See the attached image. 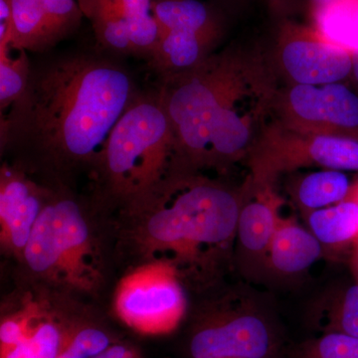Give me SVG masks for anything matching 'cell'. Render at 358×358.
<instances>
[{
  "label": "cell",
  "mask_w": 358,
  "mask_h": 358,
  "mask_svg": "<svg viewBox=\"0 0 358 358\" xmlns=\"http://www.w3.org/2000/svg\"><path fill=\"white\" fill-rule=\"evenodd\" d=\"M324 333H341L358 338V282L334 294L320 310Z\"/></svg>",
  "instance_id": "obj_23"
},
{
  "label": "cell",
  "mask_w": 358,
  "mask_h": 358,
  "mask_svg": "<svg viewBox=\"0 0 358 358\" xmlns=\"http://www.w3.org/2000/svg\"><path fill=\"white\" fill-rule=\"evenodd\" d=\"M195 329L192 358H275L279 341L272 322L248 296L225 299Z\"/></svg>",
  "instance_id": "obj_8"
},
{
  "label": "cell",
  "mask_w": 358,
  "mask_h": 358,
  "mask_svg": "<svg viewBox=\"0 0 358 358\" xmlns=\"http://www.w3.org/2000/svg\"><path fill=\"white\" fill-rule=\"evenodd\" d=\"M152 11L164 31H186L220 39L223 21L215 9L199 0H152Z\"/></svg>",
  "instance_id": "obj_17"
},
{
  "label": "cell",
  "mask_w": 358,
  "mask_h": 358,
  "mask_svg": "<svg viewBox=\"0 0 358 358\" xmlns=\"http://www.w3.org/2000/svg\"><path fill=\"white\" fill-rule=\"evenodd\" d=\"M352 185L343 171L320 169L301 179L294 187V199L305 215L343 201Z\"/></svg>",
  "instance_id": "obj_20"
},
{
  "label": "cell",
  "mask_w": 358,
  "mask_h": 358,
  "mask_svg": "<svg viewBox=\"0 0 358 358\" xmlns=\"http://www.w3.org/2000/svg\"><path fill=\"white\" fill-rule=\"evenodd\" d=\"M53 193L30 178L24 166H2L0 242L6 253L22 260L33 228Z\"/></svg>",
  "instance_id": "obj_11"
},
{
  "label": "cell",
  "mask_w": 358,
  "mask_h": 358,
  "mask_svg": "<svg viewBox=\"0 0 358 358\" xmlns=\"http://www.w3.org/2000/svg\"><path fill=\"white\" fill-rule=\"evenodd\" d=\"M273 117L301 133L358 140V92L346 83L288 85L278 92Z\"/></svg>",
  "instance_id": "obj_9"
},
{
  "label": "cell",
  "mask_w": 358,
  "mask_h": 358,
  "mask_svg": "<svg viewBox=\"0 0 358 358\" xmlns=\"http://www.w3.org/2000/svg\"><path fill=\"white\" fill-rule=\"evenodd\" d=\"M348 197H350V199H355V201L358 202V180L352 183V187H350V193H348Z\"/></svg>",
  "instance_id": "obj_32"
},
{
  "label": "cell",
  "mask_w": 358,
  "mask_h": 358,
  "mask_svg": "<svg viewBox=\"0 0 358 358\" xmlns=\"http://www.w3.org/2000/svg\"><path fill=\"white\" fill-rule=\"evenodd\" d=\"M308 6H310V15L315 11L320 10V8L334 1V0H308Z\"/></svg>",
  "instance_id": "obj_31"
},
{
  "label": "cell",
  "mask_w": 358,
  "mask_h": 358,
  "mask_svg": "<svg viewBox=\"0 0 358 358\" xmlns=\"http://www.w3.org/2000/svg\"><path fill=\"white\" fill-rule=\"evenodd\" d=\"M26 317L22 339L0 352V358H56L75 329H68L48 301L26 296L21 301Z\"/></svg>",
  "instance_id": "obj_13"
},
{
  "label": "cell",
  "mask_w": 358,
  "mask_h": 358,
  "mask_svg": "<svg viewBox=\"0 0 358 358\" xmlns=\"http://www.w3.org/2000/svg\"><path fill=\"white\" fill-rule=\"evenodd\" d=\"M301 350L317 358H358V338L341 333H324Z\"/></svg>",
  "instance_id": "obj_25"
},
{
  "label": "cell",
  "mask_w": 358,
  "mask_h": 358,
  "mask_svg": "<svg viewBox=\"0 0 358 358\" xmlns=\"http://www.w3.org/2000/svg\"><path fill=\"white\" fill-rule=\"evenodd\" d=\"M279 89L263 51L239 45L164 79L160 95L179 157L195 169L217 171L246 160L272 119Z\"/></svg>",
  "instance_id": "obj_2"
},
{
  "label": "cell",
  "mask_w": 358,
  "mask_h": 358,
  "mask_svg": "<svg viewBox=\"0 0 358 358\" xmlns=\"http://www.w3.org/2000/svg\"><path fill=\"white\" fill-rule=\"evenodd\" d=\"M241 202L242 187L174 167L126 205L134 222L131 239L145 261L169 264L183 285L211 286L228 270L236 250Z\"/></svg>",
  "instance_id": "obj_3"
},
{
  "label": "cell",
  "mask_w": 358,
  "mask_h": 358,
  "mask_svg": "<svg viewBox=\"0 0 358 358\" xmlns=\"http://www.w3.org/2000/svg\"><path fill=\"white\" fill-rule=\"evenodd\" d=\"M247 182L274 185L281 174L303 167L358 171V140L301 133L272 117L246 159Z\"/></svg>",
  "instance_id": "obj_6"
},
{
  "label": "cell",
  "mask_w": 358,
  "mask_h": 358,
  "mask_svg": "<svg viewBox=\"0 0 358 358\" xmlns=\"http://www.w3.org/2000/svg\"><path fill=\"white\" fill-rule=\"evenodd\" d=\"M121 66L89 54L31 68L25 95L0 120L1 150L11 148L54 173L98 169L120 117L138 95Z\"/></svg>",
  "instance_id": "obj_1"
},
{
  "label": "cell",
  "mask_w": 358,
  "mask_h": 358,
  "mask_svg": "<svg viewBox=\"0 0 358 358\" xmlns=\"http://www.w3.org/2000/svg\"><path fill=\"white\" fill-rule=\"evenodd\" d=\"M93 358H136L133 350L127 346L112 345L105 352Z\"/></svg>",
  "instance_id": "obj_28"
},
{
  "label": "cell",
  "mask_w": 358,
  "mask_h": 358,
  "mask_svg": "<svg viewBox=\"0 0 358 358\" xmlns=\"http://www.w3.org/2000/svg\"><path fill=\"white\" fill-rule=\"evenodd\" d=\"M62 39L75 31L84 14L77 0H38Z\"/></svg>",
  "instance_id": "obj_26"
},
{
  "label": "cell",
  "mask_w": 358,
  "mask_h": 358,
  "mask_svg": "<svg viewBox=\"0 0 358 358\" xmlns=\"http://www.w3.org/2000/svg\"><path fill=\"white\" fill-rule=\"evenodd\" d=\"M301 358H317L313 357V355H310V353L303 352V350H301Z\"/></svg>",
  "instance_id": "obj_33"
},
{
  "label": "cell",
  "mask_w": 358,
  "mask_h": 358,
  "mask_svg": "<svg viewBox=\"0 0 358 358\" xmlns=\"http://www.w3.org/2000/svg\"><path fill=\"white\" fill-rule=\"evenodd\" d=\"M11 51L10 48H0V117L25 95L31 74L27 51H18L15 57L10 55Z\"/></svg>",
  "instance_id": "obj_22"
},
{
  "label": "cell",
  "mask_w": 358,
  "mask_h": 358,
  "mask_svg": "<svg viewBox=\"0 0 358 358\" xmlns=\"http://www.w3.org/2000/svg\"><path fill=\"white\" fill-rule=\"evenodd\" d=\"M324 251L319 240L296 218L282 217L271 242L265 268L282 277L300 275L312 267Z\"/></svg>",
  "instance_id": "obj_14"
},
{
  "label": "cell",
  "mask_w": 358,
  "mask_h": 358,
  "mask_svg": "<svg viewBox=\"0 0 358 358\" xmlns=\"http://www.w3.org/2000/svg\"><path fill=\"white\" fill-rule=\"evenodd\" d=\"M350 267H352L355 282H358V239L350 250Z\"/></svg>",
  "instance_id": "obj_29"
},
{
  "label": "cell",
  "mask_w": 358,
  "mask_h": 358,
  "mask_svg": "<svg viewBox=\"0 0 358 358\" xmlns=\"http://www.w3.org/2000/svg\"><path fill=\"white\" fill-rule=\"evenodd\" d=\"M84 16L112 17L128 23L136 54L150 59L159 41L160 29L152 11V0H77Z\"/></svg>",
  "instance_id": "obj_15"
},
{
  "label": "cell",
  "mask_w": 358,
  "mask_h": 358,
  "mask_svg": "<svg viewBox=\"0 0 358 358\" xmlns=\"http://www.w3.org/2000/svg\"><path fill=\"white\" fill-rule=\"evenodd\" d=\"M33 275L71 291L100 287L102 266L93 231L76 200L53 193L35 224L22 256Z\"/></svg>",
  "instance_id": "obj_5"
},
{
  "label": "cell",
  "mask_w": 358,
  "mask_h": 358,
  "mask_svg": "<svg viewBox=\"0 0 358 358\" xmlns=\"http://www.w3.org/2000/svg\"><path fill=\"white\" fill-rule=\"evenodd\" d=\"M350 81L352 82L353 87L358 92V51L353 52L352 54V73Z\"/></svg>",
  "instance_id": "obj_30"
},
{
  "label": "cell",
  "mask_w": 358,
  "mask_h": 358,
  "mask_svg": "<svg viewBox=\"0 0 358 358\" xmlns=\"http://www.w3.org/2000/svg\"><path fill=\"white\" fill-rule=\"evenodd\" d=\"M282 204L274 185H253L245 181L236 234L238 252L244 262L265 267L271 242L282 217Z\"/></svg>",
  "instance_id": "obj_12"
},
{
  "label": "cell",
  "mask_w": 358,
  "mask_h": 358,
  "mask_svg": "<svg viewBox=\"0 0 358 358\" xmlns=\"http://www.w3.org/2000/svg\"><path fill=\"white\" fill-rule=\"evenodd\" d=\"M308 230L327 251L352 250L358 239V202L346 197L343 201L305 214Z\"/></svg>",
  "instance_id": "obj_18"
},
{
  "label": "cell",
  "mask_w": 358,
  "mask_h": 358,
  "mask_svg": "<svg viewBox=\"0 0 358 358\" xmlns=\"http://www.w3.org/2000/svg\"><path fill=\"white\" fill-rule=\"evenodd\" d=\"M298 0H264L268 11L279 17L280 20L288 18V14L294 8Z\"/></svg>",
  "instance_id": "obj_27"
},
{
  "label": "cell",
  "mask_w": 358,
  "mask_h": 358,
  "mask_svg": "<svg viewBox=\"0 0 358 358\" xmlns=\"http://www.w3.org/2000/svg\"><path fill=\"white\" fill-rule=\"evenodd\" d=\"M11 50L42 52L62 39L38 0H11Z\"/></svg>",
  "instance_id": "obj_19"
},
{
  "label": "cell",
  "mask_w": 358,
  "mask_h": 358,
  "mask_svg": "<svg viewBox=\"0 0 358 358\" xmlns=\"http://www.w3.org/2000/svg\"><path fill=\"white\" fill-rule=\"evenodd\" d=\"M114 306L119 319L134 331L159 336L178 327L187 301L183 282L171 266L145 261L120 281Z\"/></svg>",
  "instance_id": "obj_7"
},
{
  "label": "cell",
  "mask_w": 358,
  "mask_h": 358,
  "mask_svg": "<svg viewBox=\"0 0 358 358\" xmlns=\"http://www.w3.org/2000/svg\"><path fill=\"white\" fill-rule=\"evenodd\" d=\"M313 27L327 40L358 51V0H334L312 15Z\"/></svg>",
  "instance_id": "obj_21"
},
{
  "label": "cell",
  "mask_w": 358,
  "mask_h": 358,
  "mask_svg": "<svg viewBox=\"0 0 358 358\" xmlns=\"http://www.w3.org/2000/svg\"><path fill=\"white\" fill-rule=\"evenodd\" d=\"M176 164V136L159 90L138 92L110 131L96 169L106 192L131 203L159 185Z\"/></svg>",
  "instance_id": "obj_4"
},
{
  "label": "cell",
  "mask_w": 358,
  "mask_h": 358,
  "mask_svg": "<svg viewBox=\"0 0 358 358\" xmlns=\"http://www.w3.org/2000/svg\"><path fill=\"white\" fill-rule=\"evenodd\" d=\"M110 338L96 327L75 329L56 358H93L110 348Z\"/></svg>",
  "instance_id": "obj_24"
},
{
  "label": "cell",
  "mask_w": 358,
  "mask_h": 358,
  "mask_svg": "<svg viewBox=\"0 0 358 358\" xmlns=\"http://www.w3.org/2000/svg\"><path fill=\"white\" fill-rule=\"evenodd\" d=\"M220 39L197 33L164 31L150 63L162 79L176 76L197 67L212 54Z\"/></svg>",
  "instance_id": "obj_16"
},
{
  "label": "cell",
  "mask_w": 358,
  "mask_h": 358,
  "mask_svg": "<svg viewBox=\"0 0 358 358\" xmlns=\"http://www.w3.org/2000/svg\"><path fill=\"white\" fill-rule=\"evenodd\" d=\"M275 65L288 85L345 83L352 52L324 38L313 26L284 18L275 32Z\"/></svg>",
  "instance_id": "obj_10"
}]
</instances>
